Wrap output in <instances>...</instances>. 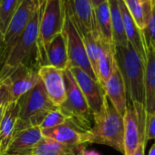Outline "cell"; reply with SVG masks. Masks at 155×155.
<instances>
[{
  "mask_svg": "<svg viewBox=\"0 0 155 155\" xmlns=\"http://www.w3.org/2000/svg\"><path fill=\"white\" fill-rule=\"evenodd\" d=\"M68 119L62 114V112L58 108L57 110L49 112L38 127L41 130L52 129V128H55V127L64 123Z\"/></svg>",
  "mask_w": 155,
  "mask_h": 155,
  "instance_id": "f1b7e54d",
  "label": "cell"
},
{
  "mask_svg": "<svg viewBox=\"0 0 155 155\" xmlns=\"http://www.w3.org/2000/svg\"><path fill=\"white\" fill-rule=\"evenodd\" d=\"M5 56V39H4V33L0 28V65H2Z\"/></svg>",
  "mask_w": 155,
  "mask_h": 155,
  "instance_id": "1f68e13d",
  "label": "cell"
},
{
  "mask_svg": "<svg viewBox=\"0 0 155 155\" xmlns=\"http://www.w3.org/2000/svg\"><path fill=\"white\" fill-rule=\"evenodd\" d=\"M92 126L88 130V143L110 146L124 154L123 116L106 97L101 110L92 115Z\"/></svg>",
  "mask_w": 155,
  "mask_h": 155,
  "instance_id": "7a4b0ae2",
  "label": "cell"
},
{
  "mask_svg": "<svg viewBox=\"0 0 155 155\" xmlns=\"http://www.w3.org/2000/svg\"><path fill=\"white\" fill-rule=\"evenodd\" d=\"M145 119V110L142 106L127 103L123 114V155H132L141 140L147 143L144 134Z\"/></svg>",
  "mask_w": 155,
  "mask_h": 155,
  "instance_id": "52a82bcc",
  "label": "cell"
},
{
  "mask_svg": "<svg viewBox=\"0 0 155 155\" xmlns=\"http://www.w3.org/2000/svg\"><path fill=\"white\" fill-rule=\"evenodd\" d=\"M146 48H151L155 51V0L151 5V11L149 16L145 28L142 30Z\"/></svg>",
  "mask_w": 155,
  "mask_h": 155,
  "instance_id": "83f0119b",
  "label": "cell"
},
{
  "mask_svg": "<svg viewBox=\"0 0 155 155\" xmlns=\"http://www.w3.org/2000/svg\"><path fill=\"white\" fill-rule=\"evenodd\" d=\"M94 14L97 29L100 34L101 39L107 44L114 45L112 40L111 21L108 0L94 8Z\"/></svg>",
  "mask_w": 155,
  "mask_h": 155,
  "instance_id": "cb8c5ba5",
  "label": "cell"
},
{
  "mask_svg": "<svg viewBox=\"0 0 155 155\" xmlns=\"http://www.w3.org/2000/svg\"><path fill=\"white\" fill-rule=\"evenodd\" d=\"M18 115V101L10 102L7 106L0 122V155H5L6 150L16 132Z\"/></svg>",
  "mask_w": 155,
  "mask_h": 155,
  "instance_id": "ffe728a7",
  "label": "cell"
},
{
  "mask_svg": "<svg viewBox=\"0 0 155 155\" xmlns=\"http://www.w3.org/2000/svg\"><path fill=\"white\" fill-rule=\"evenodd\" d=\"M81 147L83 145H65L49 138L43 137L34 148L32 155H78L81 152Z\"/></svg>",
  "mask_w": 155,
  "mask_h": 155,
  "instance_id": "44dd1931",
  "label": "cell"
},
{
  "mask_svg": "<svg viewBox=\"0 0 155 155\" xmlns=\"http://www.w3.org/2000/svg\"><path fill=\"white\" fill-rule=\"evenodd\" d=\"M43 2L44 0H42L28 26L9 51L2 64L0 73L13 69L18 66H27L35 68H39L38 30Z\"/></svg>",
  "mask_w": 155,
  "mask_h": 155,
  "instance_id": "3957f363",
  "label": "cell"
},
{
  "mask_svg": "<svg viewBox=\"0 0 155 155\" xmlns=\"http://www.w3.org/2000/svg\"><path fill=\"white\" fill-rule=\"evenodd\" d=\"M148 155H155V142L152 144V146L150 147V150L148 153Z\"/></svg>",
  "mask_w": 155,
  "mask_h": 155,
  "instance_id": "e575fe53",
  "label": "cell"
},
{
  "mask_svg": "<svg viewBox=\"0 0 155 155\" xmlns=\"http://www.w3.org/2000/svg\"><path fill=\"white\" fill-rule=\"evenodd\" d=\"M18 115L16 131L38 127L49 112L58 109L48 97L41 81L24 94L18 101Z\"/></svg>",
  "mask_w": 155,
  "mask_h": 155,
  "instance_id": "277c9868",
  "label": "cell"
},
{
  "mask_svg": "<svg viewBox=\"0 0 155 155\" xmlns=\"http://www.w3.org/2000/svg\"><path fill=\"white\" fill-rule=\"evenodd\" d=\"M65 24V8L63 0H44L38 30L39 67L47 66L46 48L58 34L61 33Z\"/></svg>",
  "mask_w": 155,
  "mask_h": 155,
  "instance_id": "5b68a950",
  "label": "cell"
},
{
  "mask_svg": "<svg viewBox=\"0 0 155 155\" xmlns=\"http://www.w3.org/2000/svg\"><path fill=\"white\" fill-rule=\"evenodd\" d=\"M46 138L69 146H81L88 143V130H83L70 120L48 130H41Z\"/></svg>",
  "mask_w": 155,
  "mask_h": 155,
  "instance_id": "5bb4252c",
  "label": "cell"
},
{
  "mask_svg": "<svg viewBox=\"0 0 155 155\" xmlns=\"http://www.w3.org/2000/svg\"><path fill=\"white\" fill-rule=\"evenodd\" d=\"M145 147H146V142L141 140L132 155H145Z\"/></svg>",
  "mask_w": 155,
  "mask_h": 155,
  "instance_id": "d6a6232c",
  "label": "cell"
},
{
  "mask_svg": "<svg viewBox=\"0 0 155 155\" xmlns=\"http://www.w3.org/2000/svg\"><path fill=\"white\" fill-rule=\"evenodd\" d=\"M64 79L66 99L58 107V110L68 120H70L83 130H89L92 126L93 120L88 103L68 69L64 70Z\"/></svg>",
  "mask_w": 155,
  "mask_h": 155,
  "instance_id": "8992f818",
  "label": "cell"
},
{
  "mask_svg": "<svg viewBox=\"0 0 155 155\" xmlns=\"http://www.w3.org/2000/svg\"><path fill=\"white\" fill-rule=\"evenodd\" d=\"M10 99H9V96L6 90L3 91V92L0 94V122H1V120H2V117L4 115V112H5V110L7 108V106L10 103Z\"/></svg>",
  "mask_w": 155,
  "mask_h": 155,
  "instance_id": "4dcf8cb0",
  "label": "cell"
},
{
  "mask_svg": "<svg viewBox=\"0 0 155 155\" xmlns=\"http://www.w3.org/2000/svg\"><path fill=\"white\" fill-rule=\"evenodd\" d=\"M106 97L114 109L123 116L127 108V95L124 82L118 66L114 64L112 72L103 87Z\"/></svg>",
  "mask_w": 155,
  "mask_h": 155,
  "instance_id": "2e32d148",
  "label": "cell"
},
{
  "mask_svg": "<svg viewBox=\"0 0 155 155\" xmlns=\"http://www.w3.org/2000/svg\"><path fill=\"white\" fill-rule=\"evenodd\" d=\"M63 32L66 36L67 40V49L68 57V68L77 67L81 68L92 79L97 80V77L92 69V67L89 61L88 56L86 54L83 39L77 29L76 26L67 15L65 11V24Z\"/></svg>",
  "mask_w": 155,
  "mask_h": 155,
  "instance_id": "9c48e42d",
  "label": "cell"
},
{
  "mask_svg": "<svg viewBox=\"0 0 155 155\" xmlns=\"http://www.w3.org/2000/svg\"><path fill=\"white\" fill-rule=\"evenodd\" d=\"M141 4H146V3H151L153 0H139Z\"/></svg>",
  "mask_w": 155,
  "mask_h": 155,
  "instance_id": "8d00e7d4",
  "label": "cell"
},
{
  "mask_svg": "<svg viewBox=\"0 0 155 155\" xmlns=\"http://www.w3.org/2000/svg\"><path fill=\"white\" fill-rule=\"evenodd\" d=\"M68 69L74 78L78 87L82 92L91 114H97L101 110L103 102L106 99L103 88L98 81L92 79L81 68L72 67Z\"/></svg>",
  "mask_w": 155,
  "mask_h": 155,
  "instance_id": "8fae6325",
  "label": "cell"
},
{
  "mask_svg": "<svg viewBox=\"0 0 155 155\" xmlns=\"http://www.w3.org/2000/svg\"><path fill=\"white\" fill-rule=\"evenodd\" d=\"M5 90L4 88V84H3V81H2V78L0 76V94L3 92V91Z\"/></svg>",
  "mask_w": 155,
  "mask_h": 155,
  "instance_id": "d590c367",
  "label": "cell"
},
{
  "mask_svg": "<svg viewBox=\"0 0 155 155\" xmlns=\"http://www.w3.org/2000/svg\"><path fill=\"white\" fill-rule=\"evenodd\" d=\"M123 2L138 28L142 31L146 27L153 1L146 4H141L139 0H123Z\"/></svg>",
  "mask_w": 155,
  "mask_h": 155,
  "instance_id": "d4e9b609",
  "label": "cell"
},
{
  "mask_svg": "<svg viewBox=\"0 0 155 155\" xmlns=\"http://www.w3.org/2000/svg\"><path fill=\"white\" fill-rule=\"evenodd\" d=\"M114 58L124 82L128 103L144 108V59L129 43L126 47H115Z\"/></svg>",
  "mask_w": 155,
  "mask_h": 155,
  "instance_id": "6da1fadb",
  "label": "cell"
},
{
  "mask_svg": "<svg viewBox=\"0 0 155 155\" xmlns=\"http://www.w3.org/2000/svg\"><path fill=\"white\" fill-rule=\"evenodd\" d=\"M42 0H24L15 15L12 17L8 27L5 32V56L4 60L8 55L15 43L28 26L37 10L38 9ZM3 60V62H4ZM3 64V63H2Z\"/></svg>",
  "mask_w": 155,
  "mask_h": 155,
  "instance_id": "30bf717a",
  "label": "cell"
},
{
  "mask_svg": "<svg viewBox=\"0 0 155 155\" xmlns=\"http://www.w3.org/2000/svg\"><path fill=\"white\" fill-rule=\"evenodd\" d=\"M106 1H107V0H91V4H92V6H93L94 8H97L98 6L101 5L102 3L106 2Z\"/></svg>",
  "mask_w": 155,
  "mask_h": 155,
  "instance_id": "836d02e7",
  "label": "cell"
},
{
  "mask_svg": "<svg viewBox=\"0 0 155 155\" xmlns=\"http://www.w3.org/2000/svg\"><path fill=\"white\" fill-rule=\"evenodd\" d=\"M38 72L48 97L58 108L66 99L64 70L47 65L39 67Z\"/></svg>",
  "mask_w": 155,
  "mask_h": 155,
  "instance_id": "4fadbf2b",
  "label": "cell"
},
{
  "mask_svg": "<svg viewBox=\"0 0 155 155\" xmlns=\"http://www.w3.org/2000/svg\"><path fill=\"white\" fill-rule=\"evenodd\" d=\"M144 110L146 119L150 115L155 114V51L151 48H146L144 75Z\"/></svg>",
  "mask_w": 155,
  "mask_h": 155,
  "instance_id": "e0dca14e",
  "label": "cell"
},
{
  "mask_svg": "<svg viewBox=\"0 0 155 155\" xmlns=\"http://www.w3.org/2000/svg\"><path fill=\"white\" fill-rule=\"evenodd\" d=\"M63 4L67 15L72 20L81 36L88 32H98L94 8L91 0H63Z\"/></svg>",
  "mask_w": 155,
  "mask_h": 155,
  "instance_id": "7c38bea8",
  "label": "cell"
},
{
  "mask_svg": "<svg viewBox=\"0 0 155 155\" xmlns=\"http://www.w3.org/2000/svg\"><path fill=\"white\" fill-rule=\"evenodd\" d=\"M145 140H155V114L150 115L145 120Z\"/></svg>",
  "mask_w": 155,
  "mask_h": 155,
  "instance_id": "f546056e",
  "label": "cell"
},
{
  "mask_svg": "<svg viewBox=\"0 0 155 155\" xmlns=\"http://www.w3.org/2000/svg\"><path fill=\"white\" fill-rule=\"evenodd\" d=\"M45 54L47 65L52 66L60 70L68 69V57L67 40L63 31L54 37V38L48 45Z\"/></svg>",
  "mask_w": 155,
  "mask_h": 155,
  "instance_id": "d6986e66",
  "label": "cell"
},
{
  "mask_svg": "<svg viewBox=\"0 0 155 155\" xmlns=\"http://www.w3.org/2000/svg\"><path fill=\"white\" fill-rule=\"evenodd\" d=\"M86 50V54L88 56L89 61L92 67V69L96 75L97 73V66L98 60L101 51V40L100 38V34L98 32H88L81 36ZM97 77V76H96Z\"/></svg>",
  "mask_w": 155,
  "mask_h": 155,
  "instance_id": "484cf974",
  "label": "cell"
},
{
  "mask_svg": "<svg viewBox=\"0 0 155 155\" xmlns=\"http://www.w3.org/2000/svg\"><path fill=\"white\" fill-rule=\"evenodd\" d=\"M43 137L39 127H31L17 130L5 155H32L34 148Z\"/></svg>",
  "mask_w": 155,
  "mask_h": 155,
  "instance_id": "9a60e30c",
  "label": "cell"
},
{
  "mask_svg": "<svg viewBox=\"0 0 155 155\" xmlns=\"http://www.w3.org/2000/svg\"><path fill=\"white\" fill-rule=\"evenodd\" d=\"M24 0H0V28L5 35L8 24Z\"/></svg>",
  "mask_w": 155,
  "mask_h": 155,
  "instance_id": "4316f807",
  "label": "cell"
},
{
  "mask_svg": "<svg viewBox=\"0 0 155 155\" xmlns=\"http://www.w3.org/2000/svg\"><path fill=\"white\" fill-rule=\"evenodd\" d=\"M108 4L110 14L113 44L115 47H126L128 45V40L124 31L119 0H108Z\"/></svg>",
  "mask_w": 155,
  "mask_h": 155,
  "instance_id": "603a6c76",
  "label": "cell"
},
{
  "mask_svg": "<svg viewBox=\"0 0 155 155\" xmlns=\"http://www.w3.org/2000/svg\"><path fill=\"white\" fill-rule=\"evenodd\" d=\"M38 68L27 66H18L13 69L0 73L4 88L10 101H18L24 94L40 82Z\"/></svg>",
  "mask_w": 155,
  "mask_h": 155,
  "instance_id": "ba28073f",
  "label": "cell"
},
{
  "mask_svg": "<svg viewBox=\"0 0 155 155\" xmlns=\"http://www.w3.org/2000/svg\"><path fill=\"white\" fill-rule=\"evenodd\" d=\"M119 5H120L121 16H122L123 27H124V31H125L128 43L141 56V58L145 61L146 45H145V41L143 38L142 31H140L138 28L133 18L129 13L123 0H119Z\"/></svg>",
  "mask_w": 155,
  "mask_h": 155,
  "instance_id": "ac0fdd59",
  "label": "cell"
},
{
  "mask_svg": "<svg viewBox=\"0 0 155 155\" xmlns=\"http://www.w3.org/2000/svg\"><path fill=\"white\" fill-rule=\"evenodd\" d=\"M114 48V45L107 44L101 40V51L98 60L96 76L99 83L101 85L102 88L110 78L115 64Z\"/></svg>",
  "mask_w": 155,
  "mask_h": 155,
  "instance_id": "7402d4cb",
  "label": "cell"
}]
</instances>
